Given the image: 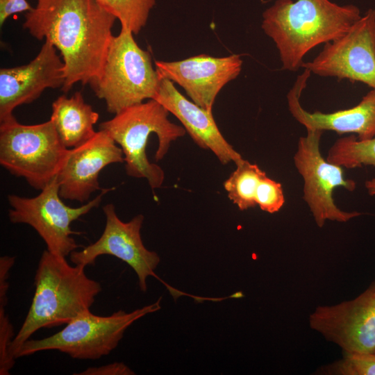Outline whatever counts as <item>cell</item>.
<instances>
[{
    "label": "cell",
    "mask_w": 375,
    "mask_h": 375,
    "mask_svg": "<svg viewBox=\"0 0 375 375\" xmlns=\"http://www.w3.org/2000/svg\"><path fill=\"white\" fill-rule=\"evenodd\" d=\"M24 17L23 26L33 37L49 41L60 51L63 92L99 75L117 19L97 0H38Z\"/></svg>",
    "instance_id": "obj_1"
},
{
    "label": "cell",
    "mask_w": 375,
    "mask_h": 375,
    "mask_svg": "<svg viewBox=\"0 0 375 375\" xmlns=\"http://www.w3.org/2000/svg\"><path fill=\"white\" fill-rule=\"evenodd\" d=\"M354 5L329 0H276L262 14L261 27L275 43L282 69L295 72L316 46L342 36L361 17Z\"/></svg>",
    "instance_id": "obj_2"
},
{
    "label": "cell",
    "mask_w": 375,
    "mask_h": 375,
    "mask_svg": "<svg viewBox=\"0 0 375 375\" xmlns=\"http://www.w3.org/2000/svg\"><path fill=\"white\" fill-rule=\"evenodd\" d=\"M83 265H70L66 257L44 250L35 275V292L26 317L10 348L16 355L23 344L40 328L67 324L89 311L101 284L90 278Z\"/></svg>",
    "instance_id": "obj_3"
},
{
    "label": "cell",
    "mask_w": 375,
    "mask_h": 375,
    "mask_svg": "<svg viewBox=\"0 0 375 375\" xmlns=\"http://www.w3.org/2000/svg\"><path fill=\"white\" fill-rule=\"evenodd\" d=\"M169 113L158 101L149 99L124 109L99 126L121 147L126 174L145 178L153 190L162 185L165 172L148 159L146 149L149 136L155 133L158 138L155 160L159 161L166 156L172 142L186 133L183 126L169 120Z\"/></svg>",
    "instance_id": "obj_4"
},
{
    "label": "cell",
    "mask_w": 375,
    "mask_h": 375,
    "mask_svg": "<svg viewBox=\"0 0 375 375\" xmlns=\"http://www.w3.org/2000/svg\"><path fill=\"white\" fill-rule=\"evenodd\" d=\"M159 83L150 53L138 46L130 30L121 27L112 38L99 75L89 85L104 100L108 112L115 115L146 99H154Z\"/></svg>",
    "instance_id": "obj_5"
},
{
    "label": "cell",
    "mask_w": 375,
    "mask_h": 375,
    "mask_svg": "<svg viewBox=\"0 0 375 375\" xmlns=\"http://www.w3.org/2000/svg\"><path fill=\"white\" fill-rule=\"evenodd\" d=\"M0 123L1 165L42 190L57 176L69 150L52 122L25 125L13 117Z\"/></svg>",
    "instance_id": "obj_6"
},
{
    "label": "cell",
    "mask_w": 375,
    "mask_h": 375,
    "mask_svg": "<svg viewBox=\"0 0 375 375\" xmlns=\"http://www.w3.org/2000/svg\"><path fill=\"white\" fill-rule=\"evenodd\" d=\"M161 297L156 302L131 312L118 310L109 316L85 312L56 333L40 340H28L16 358L39 351L56 350L81 360H96L110 353L125 331L135 321L160 309Z\"/></svg>",
    "instance_id": "obj_7"
},
{
    "label": "cell",
    "mask_w": 375,
    "mask_h": 375,
    "mask_svg": "<svg viewBox=\"0 0 375 375\" xmlns=\"http://www.w3.org/2000/svg\"><path fill=\"white\" fill-rule=\"evenodd\" d=\"M113 188H103L93 199L79 207L67 206L59 195V185L55 176L34 197L8 194L10 209L8 217L13 224H26L38 233L51 253L67 257L81 246L72 235L80 232L72 230L71 224L101 203L103 197Z\"/></svg>",
    "instance_id": "obj_8"
},
{
    "label": "cell",
    "mask_w": 375,
    "mask_h": 375,
    "mask_svg": "<svg viewBox=\"0 0 375 375\" xmlns=\"http://www.w3.org/2000/svg\"><path fill=\"white\" fill-rule=\"evenodd\" d=\"M323 132L307 129V135L299 138L294 155V165L303 180V199L319 228L327 220L347 222L362 215L357 211H344L334 201L335 188L342 187L353 191L356 183L344 178L342 167L329 162L322 156L319 144Z\"/></svg>",
    "instance_id": "obj_9"
},
{
    "label": "cell",
    "mask_w": 375,
    "mask_h": 375,
    "mask_svg": "<svg viewBox=\"0 0 375 375\" xmlns=\"http://www.w3.org/2000/svg\"><path fill=\"white\" fill-rule=\"evenodd\" d=\"M103 211L106 225L101 235L81 251H72L69 255L72 263L86 267L94 265L100 256H112L127 263L135 271L142 292L147 289V278L153 276L165 285L174 299L181 295H188L168 285L155 274L160 258L156 252L149 251L143 244L140 233L144 219L143 215H135L124 222L117 216L112 203L105 205Z\"/></svg>",
    "instance_id": "obj_10"
},
{
    "label": "cell",
    "mask_w": 375,
    "mask_h": 375,
    "mask_svg": "<svg viewBox=\"0 0 375 375\" xmlns=\"http://www.w3.org/2000/svg\"><path fill=\"white\" fill-rule=\"evenodd\" d=\"M301 67L324 77L362 82L375 89V10L369 9L340 38Z\"/></svg>",
    "instance_id": "obj_11"
},
{
    "label": "cell",
    "mask_w": 375,
    "mask_h": 375,
    "mask_svg": "<svg viewBox=\"0 0 375 375\" xmlns=\"http://www.w3.org/2000/svg\"><path fill=\"white\" fill-rule=\"evenodd\" d=\"M308 324L343 353H375V279L352 299L317 306Z\"/></svg>",
    "instance_id": "obj_12"
},
{
    "label": "cell",
    "mask_w": 375,
    "mask_h": 375,
    "mask_svg": "<svg viewBox=\"0 0 375 375\" xmlns=\"http://www.w3.org/2000/svg\"><path fill=\"white\" fill-rule=\"evenodd\" d=\"M154 63L160 78L177 83L194 103L212 111L218 93L240 73L242 60L237 54L225 57L201 54L178 61L155 60Z\"/></svg>",
    "instance_id": "obj_13"
},
{
    "label": "cell",
    "mask_w": 375,
    "mask_h": 375,
    "mask_svg": "<svg viewBox=\"0 0 375 375\" xmlns=\"http://www.w3.org/2000/svg\"><path fill=\"white\" fill-rule=\"evenodd\" d=\"M63 61L56 48L45 40L35 58L26 65L0 69V122L14 117L19 106L28 104L47 88L62 87Z\"/></svg>",
    "instance_id": "obj_14"
},
{
    "label": "cell",
    "mask_w": 375,
    "mask_h": 375,
    "mask_svg": "<svg viewBox=\"0 0 375 375\" xmlns=\"http://www.w3.org/2000/svg\"><path fill=\"white\" fill-rule=\"evenodd\" d=\"M123 162L121 147L99 130L85 143L69 149L56 176L60 197L81 203L88 201L93 192L103 189L99 182L101 171L110 164Z\"/></svg>",
    "instance_id": "obj_15"
},
{
    "label": "cell",
    "mask_w": 375,
    "mask_h": 375,
    "mask_svg": "<svg viewBox=\"0 0 375 375\" xmlns=\"http://www.w3.org/2000/svg\"><path fill=\"white\" fill-rule=\"evenodd\" d=\"M311 72L304 69L287 95L292 117L306 130L333 131L338 134L356 133L360 140L375 136V89L370 90L354 107L331 113L310 112L300 103L302 91Z\"/></svg>",
    "instance_id": "obj_16"
},
{
    "label": "cell",
    "mask_w": 375,
    "mask_h": 375,
    "mask_svg": "<svg viewBox=\"0 0 375 375\" xmlns=\"http://www.w3.org/2000/svg\"><path fill=\"white\" fill-rule=\"evenodd\" d=\"M174 115L194 142L201 149L211 151L223 165L237 162L242 158L220 132L208 111L188 100L169 79L160 78L158 90L154 99Z\"/></svg>",
    "instance_id": "obj_17"
},
{
    "label": "cell",
    "mask_w": 375,
    "mask_h": 375,
    "mask_svg": "<svg viewBox=\"0 0 375 375\" xmlns=\"http://www.w3.org/2000/svg\"><path fill=\"white\" fill-rule=\"evenodd\" d=\"M99 118V113L85 103L81 92L70 97L61 95L52 103L50 120L67 149L78 147L91 139L97 133L94 126Z\"/></svg>",
    "instance_id": "obj_18"
},
{
    "label": "cell",
    "mask_w": 375,
    "mask_h": 375,
    "mask_svg": "<svg viewBox=\"0 0 375 375\" xmlns=\"http://www.w3.org/2000/svg\"><path fill=\"white\" fill-rule=\"evenodd\" d=\"M235 165L236 169L224 182V188L229 199L240 210H245L256 206V190L266 173L256 164L243 158Z\"/></svg>",
    "instance_id": "obj_19"
},
{
    "label": "cell",
    "mask_w": 375,
    "mask_h": 375,
    "mask_svg": "<svg viewBox=\"0 0 375 375\" xmlns=\"http://www.w3.org/2000/svg\"><path fill=\"white\" fill-rule=\"evenodd\" d=\"M326 160L347 169L375 167V136L365 140L353 135L338 138L329 149Z\"/></svg>",
    "instance_id": "obj_20"
},
{
    "label": "cell",
    "mask_w": 375,
    "mask_h": 375,
    "mask_svg": "<svg viewBox=\"0 0 375 375\" xmlns=\"http://www.w3.org/2000/svg\"><path fill=\"white\" fill-rule=\"evenodd\" d=\"M117 19L121 27L138 34L146 25L156 0H97Z\"/></svg>",
    "instance_id": "obj_21"
},
{
    "label": "cell",
    "mask_w": 375,
    "mask_h": 375,
    "mask_svg": "<svg viewBox=\"0 0 375 375\" xmlns=\"http://www.w3.org/2000/svg\"><path fill=\"white\" fill-rule=\"evenodd\" d=\"M324 375H375V353H343L342 357L317 370Z\"/></svg>",
    "instance_id": "obj_22"
},
{
    "label": "cell",
    "mask_w": 375,
    "mask_h": 375,
    "mask_svg": "<svg viewBox=\"0 0 375 375\" xmlns=\"http://www.w3.org/2000/svg\"><path fill=\"white\" fill-rule=\"evenodd\" d=\"M285 203V197L280 183L264 176L256 190V203L260 208L269 213L280 210Z\"/></svg>",
    "instance_id": "obj_23"
},
{
    "label": "cell",
    "mask_w": 375,
    "mask_h": 375,
    "mask_svg": "<svg viewBox=\"0 0 375 375\" xmlns=\"http://www.w3.org/2000/svg\"><path fill=\"white\" fill-rule=\"evenodd\" d=\"M14 337L13 327L5 307L0 306V375H9L15 365V359L9 353Z\"/></svg>",
    "instance_id": "obj_24"
},
{
    "label": "cell",
    "mask_w": 375,
    "mask_h": 375,
    "mask_svg": "<svg viewBox=\"0 0 375 375\" xmlns=\"http://www.w3.org/2000/svg\"><path fill=\"white\" fill-rule=\"evenodd\" d=\"M75 375H134L135 373L122 362H115L107 365L90 367Z\"/></svg>",
    "instance_id": "obj_25"
},
{
    "label": "cell",
    "mask_w": 375,
    "mask_h": 375,
    "mask_svg": "<svg viewBox=\"0 0 375 375\" xmlns=\"http://www.w3.org/2000/svg\"><path fill=\"white\" fill-rule=\"evenodd\" d=\"M15 260V258L12 256H4L0 258V306L6 307L8 303V279Z\"/></svg>",
    "instance_id": "obj_26"
},
{
    "label": "cell",
    "mask_w": 375,
    "mask_h": 375,
    "mask_svg": "<svg viewBox=\"0 0 375 375\" xmlns=\"http://www.w3.org/2000/svg\"><path fill=\"white\" fill-rule=\"evenodd\" d=\"M33 8L26 0H0V25H3L5 21L10 15L28 12Z\"/></svg>",
    "instance_id": "obj_27"
},
{
    "label": "cell",
    "mask_w": 375,
    "mask_h": 375,
    "mask_svg": "<svg viewBox=\"0 0 375 375\" xmlns=\"http://www.w3.org/2000/svg\"><path fill=\"white\" fill-rule=\"evenodd\" d=\"M365 186L369 195H375V178L366 181Z\"/></svg>",
    "instance_id": "obj_28"
}]
</instances>
